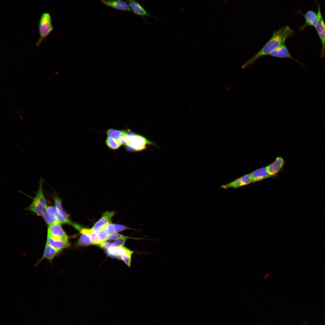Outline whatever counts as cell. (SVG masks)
<instances>
[{
    "instance_id": "cell-1",
    "label": "cell",
    "mask_w": 325,
    "mask_h": 325,
    "mask_svg": "<svg viewBox=\"0 0 325 325\" xmlns=\"http://www.w3.org/2000/svg\"><path fill=\"white\" fill-rule=\"evenodd\" d=\"M294 32L288 25L283 26L274 31L270 39L257 53L244 63L242 68L249 67L259 58L269 55L272 51L284 43L287 38L293 36Z\"/></svg>"
},
{
    "instance_id": "cell-2",
    "label": "cell",
    "mask_w": 325,
    "mask_h": 325,
    "mask_svg": "<svg viewBox=\"0 0 325 325\" xmlns=\"http://www.w3.org/2000/svg\"><path fill=\"white\" fill-rule=\"evenodd\" d=\"M39 37L36 44V46L39 47L43 41L53 31L54 27L52 23V18L49 12L43 13L40 17L38 25Z\"/></svg>"
},
{
    "instance_id": "cell-3",
    "label": "cell",
    "mask_w": 325,
    "mask_h": 325,
    "mask_svg": "<svg viewBox=\"0 0 325 325\" xmlns=\"http://www.w3.org/2000/svg\"><path fill=\"white\" fill-rule=\"evenodd\" d=\"M43 179L41 177L39 183L38 190L36 195L27 210L31 211L38 216L42 215L47 208V203L42 190Z\"/></svg>"
},
{
    "instance_id": "cell-4",
    "label": "cell",
    "mask_w": 325,
    "mask_h": 325,
    "mask_svg": "<svg viewBox=\"0 0 325 325\" xmlns=\"http://www.w3.org/2000/svg\"><path fill=\"white\" fill-rule=\"evenodd\" d=\"M127 143L125 148L129 151H139L146 148L147 144L152 143L143 136L130 131L127 136Z\"/></svg>"
},
{
    "instance_id": "cell-5",
    "label": "cell",
    "mask_w": 325,
    "mask_h": 325,
    "mask_svg": "<svg viewBox=\"0 0 325 325\" xmlns=\"http://www.w3.org/2000/svg\"><path fill=\"white\" fill-rule=\"evenodd\" d=\"M316 3L318 8L317 13L318 20L315 28L322 45L320 57H323L325 54V22L322 14L320 5L317 2H316Z\"/></svg>"
},
{
    "instance_id": "cell-6",
    "label": "cell",
    "mask_w": 325,
    "mask_h": 325,
    "mask_svg": "<svg viewBox=\"0 0 325 325\" xmlns=\"http://www.w3.org/2000/svg\"><path fill=\"white\" fill-rule=\"evenodd\" d=\"M47 236L55 239L68 240V236L59 223L49 225Z\"/></svg>"
},
{
    "instance_id": "cell-7",
    "label": "cell",
    "mask_w": 325,
    "mask_h": 325,
    "mask_svg": "<svg viewBox=\"0 0 325 325\" xmlns=\"http://www.w3.org/2000/svg\"><path fill=\"white\" fill-rule=\"evenodd\" d=\"M297 12L302 15L305 19V22L299 27V32L303 31L308 26H316L318 20L317 14L313 10H308L303 14L301 10Z\"/></svg>"
},
{
    "instance_id": "cell-8",
    "label": "cell",
    "mask_w": 325,
    "mask_h": 325,
    "mask_svg": "<svg viewBox=\"0 0 325 325\" xmlns=\"http://www.w3.org/2000/svg\"><path fill=\"white\" fill-rule=\"evenodd\" d=\"M60 252L46 243L42 256L38 261L36 265H37L45 259H46L48 262L52 263L54 259L59 255Z\"/></svg>"
},
{
    "instance_id": "cell-9",
    "label": "cell",
    "mask_w": 325,
    "mask_h": 325,
    "mask_svg": "<svg viewBox=\"0 0 325 325\" xmlns=\"http://www.w3.org/2000/svg\"><path fill=\"white\" fill-rule=\"evenodd\" d=\"M269 55L276 57L286 58L292 59L304 66L302 63L298 60L294 58L292 56L284 43L281 44L272 51Z\"/></svg>"
},
{
    "instance_id": "cell-10",
    "label": "cell",
    "mask_w": 325,
    "mask_h": 325,
    "mask_svg": "<svg viewBox=\"0 0 325 325\" xmlns=\"http://www.w3.org/2000/svg\"><path fill=\"white\" fill-rule=\"evenodd\" d=\"M252 182L249 174L245 175L235 180L225 184L222 185L221 187L224 189L230 188H236L247 185Z\"/></svg>"
},
{
    "instance_id": "cell-11",
    "label": "cell",
    "mask_w": 325,
    "mask_h": 325,
    "mask_svg": "<svg viewBox=\"0 0 325 325\" xmlns=\"http://www.w3.org/2000/svg\"><path fill=\"white\" fill-rule=\"evenodd\" d=\"M115 214V212L113 211L104 212L101 217L95 224L92 228L94 231H100L110 222L112 218Z\"/></svg>"
},
{
    "instance_id": "cell-12",
    "label": "cell",
    "mask_w": 325,
    "mask_h": 325,
    "mask_svg": "<svg viewBox=\"0 0 325 325\" xmlns=\"http://www.w3.org/2000/svg\"><path fill=\"white\" fill-rule=\"evenodd\" d=\"M101 1L106 6L111 7L117 10L131 11L128 3L122 0H101Z\"/></svg>"
},
{
    "instance_id": "cell-13",
    "label": "cell",
    "mask_w": 325,
    "mask_h": 325,
    "mask_svg": "<svg viewBox=\"0 0 325 325\" xmlns=\"http://www.w3.org/2000/svg\"><path fill=\"white\" fill-rule=\"evenodd\" d=\"M130 8L135 14L138 15L143 18L145 16L152 17V16L147 12L140 4L138 2L133 0L127 1Z\"/></svg>"
},
{
    "instance_id": "cell-14",
    "label": "cell",
    "mask_w": 325,
    "mask_h": 325,
    "mask_svg": "<svg viewBox=\"0 0 325 325\" xmlns=\"http://www.w3.org/2000/svg\"><path fill=\"white\" fill-rule=\"evenodd\" d=\"M46 243L53 248L60 251L70 246L68 240H59L54 239L47 236Z\"/></svg>"
},
{
    "instance_id": "cell-15",
    "label": "cell",
    "mask_w": 325,
    "mask_h": 325,
    "mask_svg": "<svg viewBox=\"0 0 325 325\" xmlns=\"http://www.w3.org/2000/svg\"><path fill=\"white\" fill-rule=\"evenodd\" d=\"M284 160L281 156L277 158L274 162L266 167L267 171L270 175L272 176L278 172L282 168Z\"/></svg>"
},
{
    "instance_id": "cell-16",
    "label": "cell",
    "mask_w": 325,
    "mask_h": 325,
    "mask_svg": "<svg viewBox=\"0 0 325 325\" xmlns=\"http://www.w3.org/2000/svg\"><path fill=\"white\" fill-rule=\"evenodd\" d=\"M249 174L252 182L260 181L271 176L268 173L266 167L257 169Z\"/></svg>"
},
{
    "instance_id": "cell-17",
    "label": "cell",
    "mask_w": 325,
    "mask_h": 325,
    "mask_svg": "<svg viewBox=\"0 0 325 325\" xmlns=\"http://www.w3.org/2000/svg\"><path fill=\"white\" fill-rule=\"evenodd\" d=\"M131 130L128 129L118 130L110 128L106 131L108 137L119 141L123 136L127 135Z\"/></svg>"
},
{
    "instance_id": "cell-18",
    "label": "cell",
    "mask_w": 325,
    "mask_h": 325,
    "mask_svg": "<svg viewBox=\"0 0 325 325\" xmlns=\"http://www.w3.org/2000/svg\"><path fill=\"white\" fill-rule=\"evenodd\" d=\"M105 142L109 148L113 150L118 149L122 145L119 141L108 137L106 138Z\"/></svg>"
},
{
    "instance_id": "cell-19",
    "label": "cell",
    "mask_w": 325,
    "mask_h": 325,
    "mask_svg": "<svg viewBox=\"0 0 325 325\" xmlns=\"http://www.w3.org/2000/svg\"><path fill=\"white\" fill-rule=\"evenodd\" d=\"M54 200L55 207L58 211L60 214L69 217V215L64 211L62 205V201L61 199L56 195L54 196Z\"/></svg>"
},
{
    "instance_id": "cell-20",
    "label": "cell",
    "mask_w": 325,
    "mask_h": 325,
    "mask_svg": "<svg viewBox=\"0 0 325 325\" xmlns=\"http://www.w3.org/2000/svg\"><path fill=\"white\" fill-rule=\"evenodd\" d=\"M80 246H87L92 244L90 237L86 234H82L80 236L78 242Z\"/></svg>"
},
{
    "instance_id": "cell-21",
    "label": "cell",
    "mask_w": 325,
    "mask_h": 325,
    "mask_svg": "<svg viewBox=\"0 0 325 325\" xmlns=\"http://www.w3.org/2000/svg\"><path fill=\"white\" fill-rule=\"evenodd\" d=\"M43 218L47 224L49 225L53 224L59 223L57 219L45 211L42 215Z\"/></svg>"
},
{
    "instance_id": "cell-22",
    "label": "cell",
    "mask_w": 325,
    "mask_h": 325,
    "mask_svg": "<svg viewBox=\"0 0 325 325\" xmlns=\"http://www.w3.org/2000/svg\"><path fill=\"white\" fill-rule=\"evenodd\" d=\"M123 238L126 239L129 238L137 240L144 239H143L142 238H135L128 237L120 234L117 232H115L113 234L109 236L108 240H116Z\"/></svg>"
},
{
    "instance_id": "cell-23",
    "label": "cell",
    "mask_w": 325,
    "mask_h": 325,
    "mask_svg": "<svg viewBox=\"0 0 325 325\" xmlns=\"http://www.w3.org/2000/svg\"><path fill=\"white\" fill-rule=\"evenodd\" d=\"M98 236L100 244L108 240L109 236L107 232L104 228L100 231L98 234Z\"/></svg>"
},
{
    "instance_id": "cell-24",
    "label": "cell",
    "mask_w": 325,
    "mask_h": 325,
    "mask_svg": "<svg viewBox=\"0 0 325 325\" xmlns=\"http://www.w3.org/2000/svg\"><path fill=\"white\" fill-rule=\"evenodd\" d=\"M126 239L123 238L116 240L111 243L110 247H117L123 246L125 242Z\"/></svg>"
},
{
    "instance_id": "cell-25",
    "label": "cell",
    "mask_w": 325,
    "mask_h": 325,
    "mask_svg": "<svg viewBox=\"0 0 325 325\" xmlns=\"http://www.w3.org/2000/svg\"><path fill=\"white\" fill-rule=\"evenodd\" d=\"M118 247H110L107 250V254L113 257H116L117 255Z\"/></svg>"
},
{
    "instance_id": "cell-26",
    "label": "cell",
    "mask_w": 325,
    "mask_h": 325,
    "mask_svg": "<svg viewBox=\"0 0 325 325\" xmlns=\"http://www.w3.org/2000/svg\"><path fill=\"white\" fill-rule=\"evenodd\" d=\"M109 236L116 232L114 224L110 222L104 228Z\"/></svg>"
},
{
    "instance_id": "cell-27",
    "label": "cell",
    "mask_w": 325,
    "mask_h": 325,
    "mask_svg": "<svg viewBox=\"0 0 325 325\" xmlns=\"http://www.w3.org/2000/svg\"><path fill=\"white\" fill-rule=\"evenodd\" d=\"M114 225L116 232L122 231L126 229L132 230H135L132 228L127 227L123 225L116 224H114Z\"/></svg>"
},
{
    "instance_id": "cell-28",
    "label": "cell",
    "mask_w": 325,
    "mask_h": 325,
    "mask_svg": "<svg viewBox=\"0 0 325 325\" xmlns=\"http://www.w3.org/2000/svg\"><path fill=\"white\" fill-rule=\"evenodd\" d=\"M111 244L110 242L105 241L101 243L99 245L101 248L107 250L110 247Z\"/></svg>"
},
{
    "instance_id": "cell-29",
    "label": "cell",
    "mask_w": 325,
    "mask_h": 325,
    "mask_svg": "<svg viewBox=\"0 0 325 325\" xmlns=\"http://www.w3.org/2000/svg\"><path fill=\"white\" fill-rule=\"evenodd\" d=\"M303 325H308L306 323H303Z\"/></svg>"
}]
</instances>
